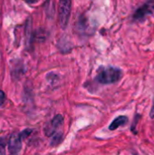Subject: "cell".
<instances>
[{"instance_id": "1", "label": "cell", "mask_w": 154, "mask_h": 155, "mask_svg": "<svg viewBox=\"0 0 154 155\" xmlns=\"http://www.w3.org/2000/svg\"><path fill=\"white\" fill-rule=\"evenodd\" d=\"M63 124L64 119L63 116L58 114L55 115L52 121L44 127V133L46 136L52 137V144L56 145L61 143L63 137Z\"/></svg>"}, {"instance_id": "2", "label": "cell", "mask_w": 154, "mask_h": 155, "mask_svg": "<svg viewBox=\"0 0 154 155\" xmlns=\"http://www.w3.org/2000/svg\"><path fill=\"white\" fill-rule=\"evenodd\" d=\"M123 75L122 70L116 67H106L103 68L98 75H97V81L103 84H114L118 82Z\"/></svg>"}, {"instance_id": "3", "label": "cell", "mask_w": 154, "mask_h": 155, "mask_svg": "<svg viewBox=\"0 0 154 155\" xmlns=\"http://www.w3.org/2000/svg\"><path fill=\"white\" fill-rule=\"evenodd\" d=\"M71 0H59V21L63 28L68 24L71 15Z\"/></svg>"}, {"instance_id": "4", "label": "cell", "mask_w": 154, "mask_h": 155, "mask_svg": "<svg viewBox=\"0 0 154 155\" xmlns=\"http://www.w3.org/2000/svg\"><path fill=\"white\" fill-rule=\"evenodd\" d=\"M22 134H14L10 136L8 141V151L10 154L16 155L21 150L22 147Z\"/></svg>"}, {"instance_id": "5", "label": "cell", "mask_w": 154, "mask_h": 155, "mask_svg": "<svg viewBox=\"0 0 154 155\" xmlns=\"http://www.w3.org/2000/svg\"><path fill=\"white\" fill-rule=\"evenodd\" d=\"M154 11V3L153 2H147L143 5H142L140 8H138L134 15L133 17L136 20H142L143 19L146 15L152 14Z\"/></svg>"}, {"instance_id": "6", "label": "cell", "mask_w": 154, "mask_h": 155, "mask_svg": "<svg viewBox=\"0 0 154 155\" xmlns=\"http://www.w3.org/2000/svg\"><path fill=\"white\" fill-rule=\"evenodd\" d=\"M127 122H128V119H127L126 116H123V115H122V116H119V117L115 118V119L113 121V123H112V124H110V126H109V129H110L111 131L116 130V129L119 128L120 126H123V125L126 124Z\"/></svg>"}, {"instance_id": "7", "label": "cell", "mask_w": 154, "mask_h": 155, "mask_svg": "<svg viewBox=\"0 0 154 155\" xmlns=\"http://www.w3.org/2000/svg\"><path fill=\"white\" fill-rule=\"evenodd\" d=\"M5 143L4 139H0V155H5Z\"/></svg>"}, {"instance_id": "8", "label": "cell", "mask_w": 154, "mask_h": 155, "mask_svg": "<svg viewBox=\"0 0 154 155\" xmlns=\"http://www.w3.org/2000/svg\"><path fill=\"white\" fill-rule=\"evenodd\" d=\"M5 100V94L3 91H0V106L3 105Z\"/></svg>"}, {"instance_id": "9", "label": "cell", "mask_w": 154, "mask_h": 155, "mask_svg": "<svg viewBox=\"0 0 154 155\" xmlns=\"http://www.w3.org/2000/svg\"><path fill=\"white\" fill-rule=\"evenodd\" d=\"M27 3H29V4H33V3H34V2H36V0H25Z\"/></svg>"}]
</instances>
